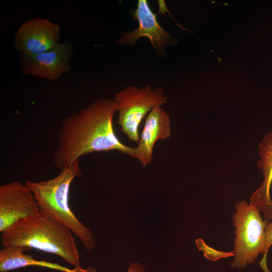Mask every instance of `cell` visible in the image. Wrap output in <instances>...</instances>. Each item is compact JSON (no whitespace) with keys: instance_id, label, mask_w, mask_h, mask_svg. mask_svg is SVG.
<instances>
[{"instance_id":"1","label":"cell","mask_w":272,"mask_h":272,"mask_svg":"<svg viewBox=\"0 0 272 272\" xmlns=\"http://www.w3.org/2000/svg\"><path fill=\"white\" fill-rule=\"evenodd\" d=\"M115 111L113 100L102 98L63 119L53 155L54 165L61 170L89 153L113 150L134 158L135 148L123 144L115 133Z\"/></svg>"},{"instance_id":"2","label":"cell","mask_w":272,"mask_h":272,"mask_svg":"<svg viewBox=\"0 0 272 272\" xmlns=\"http://www.w3.org/2000/svg\"><path fill=\"white\" fill-rule=\"evenodd\" d=\"M71 230L41 212L17 223L2 233L3 247L22 246L55 254L80 267L78 249Z\"/></svg>"},{"instance_id":"3","label":"cell","mask_w":272,"mask_h":272,"mask_svg":"<svg viewBox=\"0 0 272 272\" xmlns=\"http://www.w3.org/2000/svg\"><path fill=\"white\" fill-rule=\"evenodd\" d=\"M82 176L77 160L53 178L41 181L27 180L25 184L33 192L40 212L67 227L90 253L96 246L92 232L77 218L69 204L72 182L75 178Z\"/></svg>"},{"instance_id":"4","label":"cell","mask_w":272,"mask_h":272,"mask_svg":"<svg viewBox=\"0 0 272 272\" xmlns=\"http://www.w3.org/2000/svg\"><path fill=\"white\" fill-rule=\"evenodd\" d=\"M113 101L118 112L117 123L130 141L139 142V127L145 116L155 107L167 103L165 91L161 87L152 90L149 85L142 88L128 86L117 92Z\"/></svg>"},{"instance_id":"5","label":"cell","mask_w":272,"mask_h":272,"mask_svg":"<svg viewBox=\"0 0 272 272\" xmlns=\"http://www.w3.org/2000/svg\"><path fill=\"white\" fill-rule=\"evenodd\" d=\"M235 208L236 211L232 216L236 235L235 257L231 266L241 268L247 263H254L260 254L268 222L263 221L260 212L254 205H248L245 200L237 202Z\"/></svg>"},{"instance_id":"6","label":"cell","mask_w":272,"mask_h":272,"mask_svg":"<svg viewBox=\"0 0 272 272\" xmlns=\"http://www.w3.org/2000/svg\"><path fill=\"white\" fill-rule=\"evenodd\" d=\"M30 188L19 181L0 186V232L2 233L20 222L40 212Z\"/></svg>"},{"instance_id":"7","label":"cell","mask_w":272,"mask_h":272,"mask_svg":"<svg viewBox=\"0 0 272 272\" xmlns=\"http://www.w3.org/2000/svg\"><path fill=\"white\" fill-rule=\"evenodd\" d=\"M60 29L47 19L35 18L25 22L14 37V43L21 55L33 56L50 50L59 43Z\"/></svg>"},{"instance_id":"8","label":"cell","mask_w":272,"mask_h":272,"mask_svg":"<svg viewBox=\"0 0 272 272\" xmlns=\"http://www.w3.org/2000/svg\"><path fill=\"white\" fill-rule=\"evenodd\" d=\"M73 53V46L65 42L35 55H21L20 71L24 75L55 81L70 71Z\"/></svg>"},{"instance_id":"9","label":"cell","mask_w":272,"mask_h":272,"mask_svg":"<svg viewBox=\"0 0 272 272\" xmlns=\"http://www.w3.org/2000/svg\"><path fill=\"white\" fill-rule=\"evenodd\" d=\"M139 25L133 31L122 32L115 44H134L142 37H147L155 49L165 54L167 45L175 43L172 36L159 24L157 16L153 13L147 0H139L133 13Z\"/></svg>"},{"instance_id":"10","label":"cell","mask_w":272,"mask_h":272,"mask_svg":"<svg viewBox=\"0 0 272 272\" xmlns=\"http://www.w3.org/2000/svg\"><path fill=\"white\" fill-rule=\"evenodd\" d=\"M171 134L170 116L161 106L156 107L148 114L138 145L135 148L134 158L143 167L152 160L155 144L168 139Z\"/></svg>"},{"instance_id":"11","label":"cell","mask_w":272,"mask_h":272,"mask_svg":"<svg viewBox=\"0 0 272 272\" xmlns=\"http://www.w3.org/2000/svg\"><path fill=\"white\" fill-rule=\"evenodd\" d=\"M29 250L22 246L3 247L0 250V271L8 272L28 266H40L61 272H84L86 270L81 267L71 269L56 263L35 259L32 255L24 253Z\"/></svg>"},{"instance_id":"12","label":"cell","mask_w":272,"mask_h":272,"mask_svg":"<svg viewBox=\"0 0 272 272\" xmlns=\"http://www.w3.org/2000/svg\"><path fill=\"white\" fill-rule=\"evenodd\" d=\"M259 160L257 166L264 178L260 187L253 193L251 198L263 207L272 205L270 191L272 183V132L267 133L258 145Z\"/></svg>"},{"instance_id":"13","label":"cell","mask_w":272,"mask_h":272,"mask_svg":"<svg viewBox=\"0 0 272 272\" xmlns=\"http://www.w3.org/2000/svg\"><path fill=\"white\" fill-rule=\"evenodd\" d=\"M272 245V222L268 223L265 230L264 243L260 254H263V258L259 262V265L264 272H269L266 265V257L268 250Z\"/></svg>"},{"instance_id":"14","label":"cell","mask_w":272,"mask_h":272,"mask_svg":"<svg viewBox=\"0 0 272 272\" xmlns=\"http://www.w3.org/2000/svg\"><path fill=\"white\" fill-rule=\"evenodd\" d=\"M144 267L139 263L134 262L130 264L127 272H144ZM84 272H96V269L92 267L86 268Z\"/></svg>"}]
</instances>
